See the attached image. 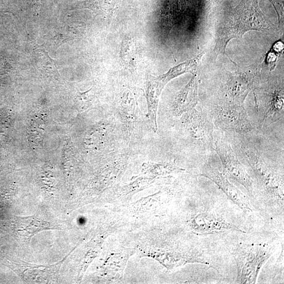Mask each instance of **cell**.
<instances>
[{"instance_id":"obj_4","label":"cell","mask_w":284,"mask_h":284,"mask_svg":"<svg viewBox=\"0 0 284 284\" xmlns=\"http://www.w3.org/2000/svg\"><path fill=\"white\" fill-rule=\"evenodd\" d=\"M238 67L234 72L226 70L222 104L244 105L248 94L256 86L257 70L253 69V66Z\"/></svg>"},{"instance_id":"obj_16","label":"cell","mask_w":284,"mask_h":284,"mask_svg":"<svg viewBox=\"0 0 284 284\" xmlns=\"http://www.w3.org/2000/svg\"><path fill=\"white\" fill-rule=\"evenodd\" d=\"M278 15L279 20H282L284 16V2L283 0H270Z\"/></svg>"},{"instance_id":"obj_11","label":"cell","mask_w":284,"mask_h":284,"mask_svg":"<svg viewBox=\"0 0 284 284\" xmlns=\"http://www.w3.org/2000/svg\"><path fill=\"white\" fill-rule=\"evenodd\" d=\"M165 85L155 77L146 84V98L148 107V117L151 126L154 132L158 130L157 112L159 100Z\"/></svg>"},{"instance_id":"obj_8","label":"cell","mask_w":284,"mask_h":284,"mask_svg":"<svg viewBox=\"0 0 284 284\" xmlns=\"http://www.w3.org/2000/svg\"><path fill=\"white\" fill-rule=\"evenodd\" d=\"M201 175L213 182L235 204L242 209L243 212L245 213H251L253 212V208L246 196L238 188L231 183L225 174L220 172L217 168L213 167L210 163H207L203 166Z\"/></svg>"},{"instance_id":"obj_14","label":"cell","mask_w":284,"mask_h":284,"mask_svg":"<svg viewBox=\"0 0 284 284\" xmlns=\"http://www.w3.org/2000/svg\"><path fill=\"white\" fill-rule=\"evenodd\" d=\"M22 273L27 280L33 282H48L55 276L58 271V266H38L29 265L23 262Z\"/></svg>"},{"instance_id":"obj_12","label":"cell","mask_w":284,"mask_h":284,"mask_svg":"<svg viewBox=\"0 0 284 284\" xmlns=\"http://www.w3.org/2000/svg\"><path fill=\"white\" fill-rule=\"evenodd\" d=\"M205 53V51L202 52L194 58L172 67L166 73L156 78L165 86L170 81L183 74L187 73L193 74L197 73L198 67Z\"/></svg>"},{"instance_id":"obj_6","label":"cell","mask_w":284,"mask_h":284,"mask_svg":"<svg viewBox=\"0 0 284 284\" xmlns=\"http://www.w3.org/2000/svg\"><path fill=\"white\" fill-rule=\"evenodd\" d=\"M216 112L214 124L220 130L239 134L254 130L244 105L222 104Z\"/></svg>"},{"instance_id":"obj_13","label":"cell","mask_w":284,"mask_h":284,"mask_svg":"<svg viewBox=\"0 0 284 284\" xmlns=\"http://www.w3.org/2000/svg\"><path fill=\"white\" fill-rule=\"evenodd\" d=\"M53 227L50 223L40 220L35 216L18 218L17 221V232L25 240L30 239L40 231L52 229Z\"/></svg>"},{"instance_id":"obj_3","label":"cell","mask_w":284,"mask_h":284,"mask_svg":"<svg viewBox=\"0 0 284 284\" xmlns=\"http://www.w3.org/2000/svg\"><path fill=\"white\" fill-rule=\"evenodd\" d=\"M236 252L238 283L255 284L261 268L273 251L267 244H248L240 246Z\"/></svg>"},{"instance_id":"obj_2","label":"cell","mask_w":284,"mask_h":284,"mask_svg":"<svg viewBox=\"0 0 284 284\" xmlns=\"http://www.w3.org/2000/svg\"><path fill=\"white\" fill-rule=\"evenodd\" d=\"M239 146L242 153L266 193L274 201H278L281 204L283 205V178L279 177L274 172L255 146L244 143L243 142H241Z\"/></svg>"},{"instance_id":"obj_15","label":"cell","mask_w":284,"mask_h":284,"mask_svg":"<svg viewBox=\"0 0 284 284\" xmlns=\"http://www.w3.org/2000/svg\"><path fill=\"white\" fill-rule=\"evenodd\" d=\"M122 0H87L88 7L96 10L108 18H113Z\"/></svg>"},{"instance_id":"obj_9","label":"cell","mask_w":284,"mask_h":284,"mask_svg":"<svg viewBox=\"0 0 284 284\" xmlns=\"http://www.w3.org/2000/svg\"><path fill=\"white\" fill-rule=\"evenodd\" d=\"M188 224L194 233L201 235L231 231L245 233L239 227L208 212H203L195 216L189 221Z\"/></svg>"},{"instance_id":"obj_7","label":"cell","mask_w":284,"mask_h":284,"mask_svg":"<svg viewBox=\"0 0 284 284\" xmlns=\"http://www.w3.org/2000/svg\"><path fill=\"white\" fill-rule=\"evenodd\" d=\"M181 117L183 126L196 144L201 148H214L213 125L203 112L195 108Z\"/></svg>"},{"instance_id":"obj_5","label":"cell","mask_w":284,"mask_h":284,"mask_svg":"<svg viewBox=\"0 0 284 284\" xmlns=\"http://www.w3.org/2000/svg\"><path fill=\"white\" fill-rule=\"evenodd\" d=\"M213 149L221 159L224 173L245 187L252 197H254L253 181L243 166L235 151L225 140L218 139L215 142Z\"/></svg>"},{"instance_id":"obj_10","label":"cell","mask_w":284,"mask_h":284,"mask_svg":"<svg viewBox=\"0 0 284 284\" xmlns=\"http://www.w3.org/2000/svg\"><path fill=\"white\" fill-rule=\"evenodd\" d=\"M199 83L198 74L194 73L189 82L177 93L172 105L174 116L180 117L197 107L199 101Z\"/></svg>"},{"instance_id":"obj_1","label":"cell","mask_w":284,"mask_h":284,"mask_svg":"<svg viewBox=\"0 0 284 284\" xmlns=\"http://www.w3.org/2000/svg\"><path fill=\"white\" fill-rule=\"evenodd\" d=\"M271 28L260 8L259 0H242L220 24L216 34L214 56L215 58L220 55L228 56L226 49L230 41L233 39L242 38L250 31L268 32Z\"/></svg>"}]
</instances>
